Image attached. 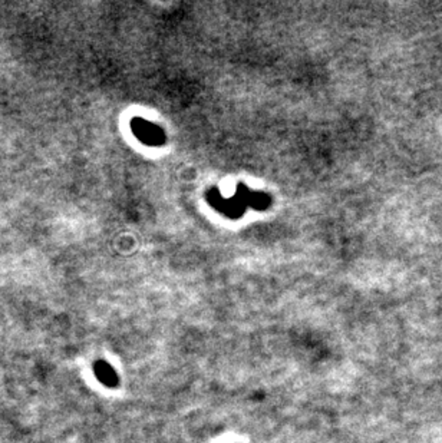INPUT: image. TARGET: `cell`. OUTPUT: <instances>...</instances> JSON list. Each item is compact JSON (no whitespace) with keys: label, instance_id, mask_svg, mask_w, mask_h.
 Instances as JSON below:
<instances>
[{"label":"cell","instance_id":"4","mask_svg":"<svg viewBox=\"0 0 442 443\" xmlns=\"http://www.w3.org/2000/svg\"><path fill=\"white\" fill-rule=\"evenodd\" d=\"M93 374L104 386L115 389L119 385V377L114 367L105 360H98L93 363Z\"/></svg>","mask_w":442,"mask_h":443},{"label":"cell","instance_id":"1","mask_svg":"<svg viewBox=\"0 0 442 443\" xmlns=\"http://www.w3.org/2000/svg\"><path fill=\"white\" fill-rule=\"evenodd\" d=\"M131 130L134 135L149 146H158L166 142V134L160 126H156L142 118H134L131 121Z\"/></svg>","mask_w":442,"mask_h":443},{"label":"cell","instance_id":"3","mask_svg":"<svg viewBox=\"0 0 442 443\" xmlns=\"http://www.w3.org/2000/svg\"><path fill=\"white\" fill-rule=\"evenodd\" d=\"M236 197H239V200L246 207H253V208H256V210H266L272 204L270 197H267L266 194H262V193H251L248 188H246L241 184L237 186Z\"/></svg>","mask_w":442,"mask_h":443},{"label":"cell","instance_id":"2","mask_svg":"<svg viewBox=\"0 0 442 443\" xmlns=\"http://www.w3.org/2000/svg\"><path fill=\"white\" fill-rule=\"evenodd\" d=\"M207 200L213 205V208L234 219L240 218L246 211V205L239 200V197L234 196L232 198H226L221 196L218 189H210L207 193Z\"/></svg>","mask_w":442,"mask_h":443}]
</instances>
